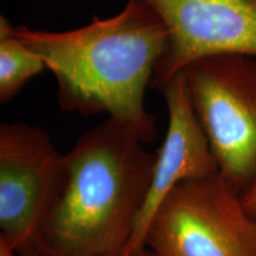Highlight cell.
I'll list each match as a JSON object with an SVG mask.
<instances>
[{
  "label": "cell",
  "instance_id": "6da1fadb",
  "mask_svg": "<svg viewBox=\"0 0 256 256\" xmlns=\"http://www.w3.org/2000/svg\"><path fill=\"white\" fill-rule=\"evenodd\" d=\"M156 153L108 118L62 154L31 252L25 256H122L145 204Z\"/></svg>",
  "mask_w": 256,
  "mask_h": 256
},
{
  "label": "cell",
  "instance_id": "7a4b0ae2",
  "mask_svg": "<svg viewBox=\"0 0 256 256\" xmlns=\"http://www.w3.org/2000/svg\"><path fill=\"white\" fill-rule=\"evenodd\" d=\"M14 34L55 75L60 108L81 115L107 113L144 142L156 139L146 88L168 44L165 24L142 0H128L118 14L92 18L68 31L14 26Z\"/></svg>",
  "mask_w": 256,
  "mask_h": 256
},
{
  "label": "cell",
  "instance_id": "3957f363",
  "mask_svg": "<svg viewBox=\"0 0 256 256\" xmlns=\"http://www.w3.org/2000/svg\"><path fill=\"white\" fill-rule=\"evenodd\" d=\"M145 248L158 256H256V220L220 174L191 179L162 202Z\"/></svg>",
  "mask_w": 256,
  "mask_h": 256
},
{
  "label": "cell",
  "instance_id": "277c9868",
  "mask_svg": "<svg viewBox=\"0 0 256 256\" xmlns=\"http://www.w3.org/2000/svg\"><path fill=\"white\" fill-rule=\"evenodd\" d=\"M183 72L220 174L243 194L256 180V58L209 56Z\"/></svg>",
  "mask_w": 256,
  "mask_h": 256
},
{
  "label": "cell",
  "instance_id": "5b68a950",
  "mask_svg": "<svg viewBox=\"0 0 256 256\" xmlns=\"http://www.w3.org/2000/svg\"><path fill=\"white\" fill-rule=\"evenodd\" d=\"M168 32L156 66V88L188 64L216 55L256 58V0H142Z\"/></svg>",
  "mask_w": 256,
  "mask_h": 256
},
{
  "label": "cell",
  "instance_id": "8992f818",
  "mask_svg": "<svg viewBox=\"0 0 256 256\" xmlns=\"http://www.w3.org/2000/svg\"><path fill=\"white\" fill-rule=\"evenodd\" d=\"M60 158L40 127L0 124V235L23 256L32 249Z\"/></svg>",
  "mask_w": 256,
  "mask_h": 256
},
{
  "label": "cell",
  "instance_id": "52a82bcc",
  "mask_svg": "<svg viewBox=\"0 0 256 256\" xmlns=\"http://www.w3.org/2000/svg\"><path fill=\"white\" fill-rule=\"evenodd\" d=\"M158 89L168 108V130L156 153L148 194L122 256H133L145 248L148 224L162 202L176 186L191 179L220 174L217 160L192 104L184 72L176 74Z\"/></svg>",
  "mask_w": 256,
  "mask_h": 256
},
{
  "label": "cell",
  "instance_id": "ba28073f",
  "mask_svg": "<svg viewBox=\"0 0 256 256\" xmlns=\"http://www.w3.org/2000/svg\"><path fill=\"white\" fill-rule=\"evenodd\" d=\"M43 60L14 34L8 19L0 17V102L8 104L25 84L46 70Z\"/></svg>",
  "mask_w": 256,
  "mask_h": 256
},
{
  "label": "cell",
  "instance_id": "9c48e42d",
  "mask_svg": "<svg viewBox=\"0 0 256 256\" xmlns=\"http://www.w3.org/2000/svg\"><path fill=\"white\" fill-rule=\"evenodd\" d=\"M242 202L250 216L256 220V180L243 192Z\"/></svg>",
  "mask_w": 256,
  "mask_h": 256
},
{
  "label": "cell",
  "instance_id": "30bf717a",
  "mask_svg": "<svg viewBox=\"0 0 256 256\" xmlns=\"http://www.w3.org/2000/svg\"><path fill=\"white\" fill-rule=\"evenodd\" d=\"M0 256H23L5 236L0 235Z\"/></svg>",
  "mask_w": 256,
  "mask_h": 256
},
{
  "label": "cell",
  "instance_id": "8fae6325",
  "mask_svg": "<svg viewBox=\"0 0 256 256\" xmlns=\"http://www.w3.org/2000/svg\"><path fill=\"white\" fill-rule=\"evenodd\" d=\"M133 256H158V255H156V252H153L152 250H150L148 248H144L140 252H138L136 254L133 255Z\"/></svg>",
  "mask_w": 256,
  "mask_h": 256
}]
</instances>
